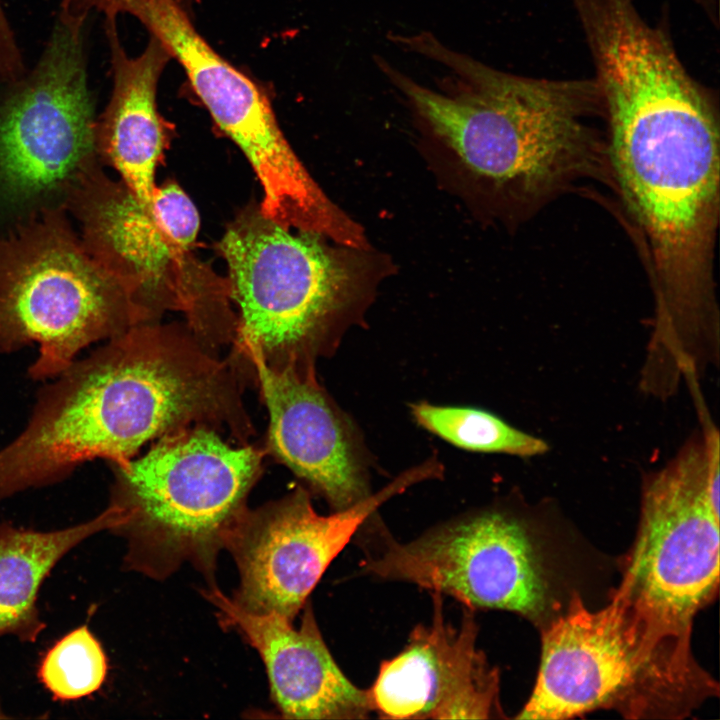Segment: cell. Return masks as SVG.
<instances>
[{"label": "cell", "instance_id": "6da1fadb", "mask_svg": "<svg viewBox=\"0 0 720 720\" xmlns=\"http://www.w3.org/2000/svg\"><path fill=\"white\" fill-rule=\"evenodd\" d=\"M619 187L649 245L652 334L690 345L719 329L712 259L719 204V138L710 102L681 65L649 63L603 90Z\"/></svg>", "mask_w": 720, "mask_h": 720}, {"label": "cell", "instance_id": "7a4b0ae2", "mask_svg": "<svg viewBox=\"0 0 720 720\" xmlns=\"http://www.w3.org/2000/svg\"><path fill=\"white\" fill-rule=\"evenodd\" d=\"M465 82L445 94L422 86L384 59L376 63L432 131L474 175L525 202H537L594 167L584 117L603 101L596 81L546 80L495 70L443 45L431 33L407 40Z\"/></svg>", "mask_w": 720, "mask_h": 720}, {"label": "cell", "instance_id": "3957f363", "mask_svg": "<svg viewBox=\"0 0 720 720\" xmlns=\"http://www.w3.org/2000/svg\"><path fill=\"white\" fill-rule=\"evenodd\" d=\"M326 240L274 222L254 202L226 228L217 249L237 309L229 356L246 377L254 362L315 372L338 349L361 294L352 261Z\"/></svg>", "mask_w": 720, "mask_h": 720}, {"label": "cell", "instance_id": "277c9868", "mask_svg": "<svg viewBox=\"0 0 720 720\" xmlns=\"http://www.w3.org/2000/svg\"><path fill=\"white\" fill-rule=\"evenodd\" d=\"M264 451L206 426L164 436L140 457L112 465L110 530L127 545L124 566L163 579L189 563L214 579L227 533L248 508Z\"/></svg>", "mask_w": 720, "mask_h": 720}, {"label": "cell", "instance_id": "5b68a950", "mask_svg": "<svg viewBox=\"0 0 720 720\" xmlns=\"http://www.w3.org/2000/svg\"><path fill=\"white\" fill-rule=\"evenodd\" d=\"M719 512L708 491V448L699 427L662 467L644 474L636 541L619 589L663 675L697 678L693 619L719 584Z\"/></svg>", "mask_w": 720, "mask_h": 720}, {"label": "cell", "instance_id": "8992f818", "mask_svg": "<svg viewBox=\"0 0 720 720\" xmlns=\"http://www.w3.org/2000/svg\"><path fill=\"white\" fill-rule=\"evenodd\" d=\"M87 20L58 13L35 65L0 81V238L49 211H67L76 190L103 165Z\"/></svg>", "mask_w": 720, "mask_h": 720}, {"label": "cell", "instance_id": "52a82bcc", "mask_svg": "<svg viewBox=\"0 0 720 720\" xmlns=\"http://www.w3.org/2000/svg\"><path fill=\"white\" fill-rule=\"evenodd\" d=\"M68 216L49 211L0 238V353L37 344L34 380L54 378L89 345L146 322Z\"/></svg>", "mask_w": 720, "mask_h": 720}, {"label": "cell", "instance_id": "ba28073f", "mask_svg": "<svg viewBox=\"0 0 720 720\" xmlns=\"http://www.w3.org/2000/svg\"><path fill=\"white\" fill-rule=\"evenodd\" d=\"M355 537L364 574L449 595L472 610L501 609L536 620L549 608L547 578L528 526L504 506L462 513L408 542L395 539L375 515Z\"/></svg>", "mask_w": 720, "mask_h": 720}, {"label": "cell", "instance_id": "9c48e42d", "mask_svg": "<svg viewBox=\"0 0 720 720\" xmlns=\"http://www.w3.org/2000/svg\"><path fill=\"white\" fill-rule=\"evenodd\" d=\"M89 253L125 285L146 322L181 312L207 346L232 344L237 316L227 277L176 241L121 181L99 168L67 208Z\"/></svg>", "mask_w": 720, "mask_h": 720}, {"label": "cell", "instance_id": "30bf717a", "mask_svg": "<svg viewBox=\"0 0 720 720\" xmlns=\"http://www.w3.org/2000/svg\"><path fill=\"white\" fill-rule=\"evenodd\" d=\"M665 717L661 688L624 594L591 611L575 593L542 632L534 689L517 719H567L597 709Z\"/></svg>", "mask_w": 720, "mask_h": 720}, {"label": "cell", "instance_id": "8fae6325", "mask_svg": "<svg viewBox=\"0 0 720 720\" xmlns=\"http://www.w3.org/2000/svg\"><path fill=\"white\" fill-rule=\"evenodd\" d=\"M423 479L414 466L363 502L329 515L317 513L302 486L247 508L224 541L240 577L232 599L250 612H275L294 621L328 566L379 507Z\"/></svg>", "mask_w": 720, "mask_h": 720}, {"label": "cell", "instance_id": "7c38bea8", "mask_svg": "<svg viewBox=\"0 0 720 720\" xmlns=\"http://www.w3.org/2000/svg\"><path fill=\"white\" fill-rule=\"evenodd\" d=\"M431 621L418 624L407 644L381 663L367 689L372 712L385 719H489L502 716L499 672L477 647L474 610L454 627L432 593Z\"/></svg>", "mask_w": 720, "mask_h": 720}, {"label": "cell", "instance_id": "4fadbf2b", "mask_svg": "<svg viewBox=\"0 0 720 720\" xmlns=\"http://www.w3.org/2000/svg\"><path fill=\"white\" fill-rule=\"evenodd\" d=\"M247 374L257 384L269 414L268 450L310 493L322 497L332 512L351 508L373 494L363 437L315 372L277 370L254 362Z\"/></svg>", "mask_w": 720, "mask_h": 720}, {"label": "cell", "instance_id": "5bb4252c", "mask_svg": "<svg viewBox=\"0 0 720 720\" xmlns=\"http://www.w3.org/2000/svg\"><path fill=\"white\" fill-rule=\"evenodd\" d=\"M75 15L136 18L181 65L217 126L255 170L280 164L290 145L265 92L219 55L197 31L181 0H62Z\"/></svg>", "mask_w": 720, "mask_h": 720}, {"label": "cell", "instance_id": "9a60e30c", "mask_svg": "<svg viewBox=\"0 0 720 720\" xmlns=\"http://www.w3.org/2000/svg\"><path fill=\"white\" fill-rule=\"evenodd\" d=\"M222 623L244 635L262 658L271 694L289 719H366L372 712L367 689L354 685L333 659L310 601L299 627L275 612H250L215 585L202 591Z\"/></svg>", "mask_w": 720, "mask_h": 720}, {"label": "cell", "instance_id": "2e32d148", "mask_svg": "<svg viewBox=\"0 0 720 720\" xmlns=\"http://www.w3.org/2000/svg\"><path fill=\"white\" fill-rule=\"evenodd\" d=\"M116 19L105 18L104 22L113 85L110 99L96 120V147L102 164L113 167L152 212L155 171L169 139L168 126L157 110L156 92L171 58L153 37L140 55L129 56Z\"/></svg>", "mask_w": 720, "mask_h": 720}, {"label": "cell", "instance_id": "e0dca14e", "mask_svg": "<svg viewBox=\"0 0 720 720\" xmlns=\"http://www.w3.org/2000/svg\"><path fill=\"white\" fill-rule=\"evenodd\" d=\"M114 524L110 506L90 520L52 531L1 523L0 637L34 642L45 627L36 605L45 578L70 550L94 534L110 531Z\"/></svg>", "mask_w": 720, "mask_h": 720}, {"label": "cell", "instance_id": "ac0fdd59", "mask_svg": "<svg viewBox=\"0 0 720 720\" xmlns=\"http://www.w3.org/2000/svg\"><path fill=\"white\" fill-rule=\"evenodd\" d=\"M410 412L418 426L463 450L521 458L549 451V445L542 438L517 429L483 409L420 401L410 404Z\"/></svg>", "mask_w": 720, "mask_h": 720}, {"label": "cell", "instance_id": "d6986e66", "mask_svg": "<svg viewBox=\"0 0 720 720\" xmlns=\"http://www.w3.org/2000/svg\"><path fill=\"white\" fill-rule=\"evenodd\" d=\"M106 674V655L86 625L61 638L47 652L39 668L41 682L60 700L91 695L102 686Z\"/></svg>", "mask_w": 720, "mask_h": 720}, {"label": "cell", "instance_id": "ffe728a7", "mask_svg": "<svg viewBox=\"0 0 720 720\" xmlns=\"http://www.w3.org/2000/svg\"><path fill=\"white\" fill-rule=\"evenodd\" d=\"M152 212L176 241L192 248L200 227L199 214L194 203L177 183L167 181L156 186Z\"/></svg>", "mask_w": 720, "mask_h": 720}, {"label": "cell", "instance_id": "44dd1931", "mask_svg": "<svg viewBox=\"0 0 720 720\" xmlns=\"http://www.w3.org/2000/svg\"><path fill=\"white\" fill-rule=\"evenodd\" d=\"M692 381H695V380H692ZM688 382H689V381H688ZM686 383H687V382H686ZM643 394H644V393H643ZM645 395H646V394H645ZM647 396H648V395H647ZM649 397H650V396H649ZM652 398H653V397H652ZM656 399H657V398H656ZM658 400H661V399H658ZM667 400H668V399H667ZM662 401H664V400H662Z\"/></svg>", "mask_w": 720, "mask_h": 720}, {"label": "cell", "instance_id": "7402d4cb", "mask_svg": "<svg viewBox=\"0 0 720 720\" xmlns=\"http://www.w3.org/2000/svg\"><path fill=\"white\" fill-rule=\"evenodd\" d=\"M579 1L582 2L583 0H579Z\"/></svg>", "mask_w": 720, "mask_h": 720}]
</instances>
